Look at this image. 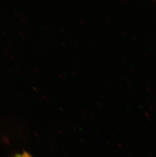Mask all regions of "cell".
Wrapping results in <instances>:
<instances>
[{"mask_svg": "<svg viewBox=\"0 0 156 157\" xmlns=\"http://www.w3.org/2000/svg\"><path fill=\"white\" fill-rule=\"evenodd\" d=\"M32 157V156H31L30 154H28V153H26V152H24L22 154H21L17 155L15 157Z\"/></svg>", "mask_w": 156, "mask_h": 157, "instance_id": "6da1fadb", "label": "cell"}]
</instances>
